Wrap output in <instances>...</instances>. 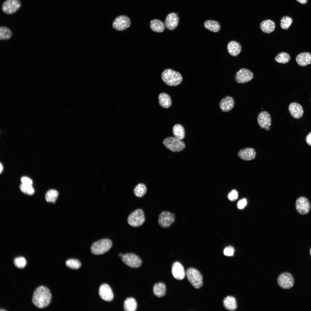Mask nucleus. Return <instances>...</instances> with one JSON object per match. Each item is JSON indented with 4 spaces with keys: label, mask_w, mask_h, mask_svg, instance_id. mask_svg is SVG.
<instances>
[{
    "label": "nucleus",
    "mask_w": 311,
    "mask_h": 311,
    "mask_svg": "<svg viewBox=\"0 0 311 311\" xmlns=\"http://www.w3.org/2000/svg\"><path fill=\"white\" fill-rule=\"evenodd\" d=\"M253 77V74L251 71L247 69L242 68L236 73L235 79L238 83H244L250 81Z\"/></svg>",
    "instance_id": "12"
},
{
    "label": "nucleus",
    "mask_w": 311,
    "mask_h": 311,
    "mask_svg": "<svg viewBox=\"0 0 311 311\" xmlns=\"http://www.w3.org/2000/svg\"><path fill=\"white\" fill-rule=\"evenodd\" d=\"M179 21V17L176 13L172 12L166 16L164 21V25L168 29L172 30L177 26Z\"/></svg>",
    "instance_id": "15"
},
{
    "label": "nucleus",
    "mask_w": 311,
    "mask_h": 311,
    "mask_svg": "<svg viewBox=\"0 0 311 311\" xmlns=\"http://www.w3.org/2000/svg\"><path fill=\"white\" fill-rule=\"evenodd\" d=\"M99 294L102 299L107 301H111L113 298L112 290L107 284H103L100 286L99 290Z\"/></svg>",
    "instance_id": "16"
},
{
    "label": "nucleus",
    "mask_w": 311,
    "mask_h": 311,
    "mask_svg": "<svg viewBox=\"0 0 311 311\" xmlns=\"http://www.w3.org/2000/svg\"><path fill=\"white\" fill-rule=\"evenodd\" d=\"M289 109L292 116L295 119L302 117L304 111L301 105L295 102L291 103L289 107Z\"/></svg>",
    "instance_id": "20"
},
{
    "label": "nucleus",
    "mask_w": 311,
    "mask_h": 311,
    "mask_svg": "<svg viewBox=\"0 0 311 311\" xmlns=\"http://www.w3.org/2000/svg\"><path fill=\"white\" fill-rule=\"evenodd\" d=\"M130 20L126 16L121 15L117 17L114 20L113 27L118 31H122L128 28L130 26Z\"/></svg>",
    "instance_id": "9"
},
{
    "label": "nucleus",
    "mask_w": 311,
    "mask_h": 311,
    "mask_svg": "<svg viewBox=\"0 0 311 311\" xmlns=\"http://www.w3.org/2000/svg\"><path fill=\"white\" fill-rule=\"evenodd\" d=\"M145 221L144 212L142 209L137 208L132 212L128 216V224L133 227H138L142 225Z\"/></svg>",
    "instance_id": "4"
},
{
    "label": "nucleus",
    "mask_w": 311,
    "mask_h": 311,
    "mask_svg": "<svg viewBox=\"0 0 311 311\" xmlns=\"http://www.w3.org/2000/svg\"><path fill=\"white\" fill-rule=\"evenodd\" d=\"M238 155L239 158L242 160L245 161L251 160H253L255 158L256 152L255 150L252 148H244L239 151Z\"/></svg>",
    "instance_id": "18"
},
{
    "label": "nucleus",
    "mask_w": 311,
    "mask_h": 311,
    "mask_svg": "<svg viewBox=\"0 0 311 311\" xmlns=\"http://www.w3.org/2000/svg\"><path fill=\"white\" fill-rule=\"evenodd\" d=\"M124 254H123L122 253H120L119 254V257H120L122 258Z\"/></svg>",
    "instance_id": "46"
},
{
    "label": "nucleus",
    "mask_w": 311,
    "mask_h": 311,
    "mask_svg": "<svg viewBox=\"0 0 311 311\" xmlns=\"http://www.w3.org/2000/svg\"><path fill=\"white\" fill-rule=\"evenodd\" d=\"M161 77L164 83L170 86L178 85L183 80L182 76L179 72L171 69L164 70L162 73Z\"/></svg>",
    "instance_id": "2"
},
{
    "label": "nucleus",
    "mask_w": 311,
    "mask_h": 311,
    "mask_svg": "<svg viewBox=\"0 0 311 311\" xmlns=\"http://www.w3.org/2000/svg\"><path fill=\"white\" fill-rule=\"evenodd\" d=\"M165 25L161 20L154 19L151 20L150 22V27L153 31L158 33H162L165 29Z\"/></svg>",
    "instance_id": "28"
},
{
    "label": "nucleus",
    "mask_w": 311,
    "mask_h": 311,
    "mask_svg": "<svg viewBox=\"0 0 311 311\" xmlns=\"http://www.w3.org/2000/svg\"><path fill=\"white\" fill-rule=\"evenodd\" d=\"M291 57L289 54L286 52H282L278 54L275 57V60L277 62L286 64L290 61Z\"/></svg>",
    "instance_id": "33"
},
{
    "label": "nucleus",
    "mask_w": 311,
    "mask_h": 311,
    "mask_svg": "<svg viewBox=\"0 0 311 311\" xmlns=\"http://www.w3.org/2000/svg\"><path fill=\"white\" fill-rule=\"evenodd\" d=\"M0 173H1L3 170V166L1 163H0Z\"/></svg>",
    "instance_id": "45"
},
{
    "label": "nucleus",
    "mask_w": 311,
    "mask_h": 311,
    "mask_svg": "<svg viewBox=\"0 0 311 311\" xmlns=\"http://www.w3.org/2000/svg\"><path fill=\"white\" fill-rule=\"evenodd\" d=\"M14 262L15 266L20 269L24 268L26 264L25 259L22 257L15 258L14 260Z\"/></svg>",
    "instance_id": "38"
},
{
    "label": "nucleus",
    "mask_w": 311,
    "mask_h": 311,
    "mask_svg": "<svg viewBox=\"0 0 311 311\" xmlns=\"http://www.w3.org/2000/svg\"><path fill=\"white\" fill-rule=\"evenodd\" d=\"M258 124L261 128L268 131L271 124V118L270 115L266 111L260 112L258 115L257 118Z\"/></svg>",
    "instance_id": "14"
},
{
    "label": "nucleus",
    "mask_w": 311,
    "mask_h": 311,
    "mask_svg": "<svg viewBox=\"0 0 311 311\" xmlns=\"http://www.w3.org/2000/svg\"><path fill=\"white\" fill-rule=\"evenodd\" d=\"M306 141L307 143L309 145L311 146V132L309 133L307 136L306 138Z\"/></svg>",
    "instance_id": "43"
},
{
    "label": "nucleus",
    "mask_w": 311,
    "mask_h": 311,
    "mask_svg": "<svg viewBox=\"0 0 311 311\" xmlns=\"http://www.w3.org/2000/svg\"><path fill=\"white\" fill-rule=\"evenodd\" d=\"M58 195V191L55 189H50L45 194V198L48 202L54 203Z\"/></svg>",
    "instance_id": "32"
},
{
    "label": "nucleus",
    "mask_w": 311,
    "mask_h": 311,
    "mask_svg": "<svg viewBox=\"0 0 311 311\" xmlns=\"http://www.w3.org/2000/svg\"><path fill=\"white\" fill-rule=\"evenodd\" d=\"M158 99L160 105L163 108H168L171 105L172 102L170 97L166 93H160L158 96Z\"/></svg>",
    "instance_id": "26"
},
{
    "label": "nucleus",
    "mask_w": 311,
    "mask_h": 311,
    "mask_svg": "<svg viewBox=\"0 0 311 311\" xmlns=\"http://www.w3.org/2000/svg\"><path fill=\"white\" fill-rule=\"evenodd\" d=\"M310 255H311V249L310 250Z\"/></svg>",
    "instance_id": "48"
},
{
    "label": "nucleus",
    "mask_w": 311,
    "mask_h": 311,
    "mask_svg": "<svg viewBox=\"0 0 311 311\" xmlns=\"http://www.w3.org/2000/svg\"><path fill=\"white\" fill-rule=\"evenodd\" d=\"M112 245V242L110 239H101L93 243L91 247V252L95 255L102 254L108 251Z\"/></svg>",
    "instance_id": "3"
},
{
    "label": "nucleus",
    "mask_w": 311,
    "mask_h": 311,
    "mask_svg": "<svg viewBox=\"0 0 311 311\" xmlns=\"http://www.w3.org/2000/svg\"><path fill=\"white\" fill-rule=\"evenodd\" d=\"M166 288L165 284L162 282L156 283L153 287V292L157 297H160L164 296L166 293Z\"/></svg>",
    "instance_id": "27"
},
{
    "label": "nucleus",
    "mask_w": 311,
    "mask_h": 311,
    "mask_svg": "<svg viewBox=\"0 0 311 311\" xmlns=\"http://www.w3.org/2000/svg\"><path fill=\"white\" fill-rule=\"evenodd\" d=\"M122 261L127 266L132 268H137L141 265L142 261L137 255L132 253H126L122 258Z\"/></svg>",
    "instance_id": "8"
},
{
    "label": "nucleus",
    "mask_w": 311,
    "mask_h": 311,
    "mask_svg": "<svg viewBox=\"0 0 311 311\" xmlns=\"http://www.w3.org/2000/svg\"><path fill=\"white\" fill-rule=\"evenodd\" d=\"M293 21V19L290 17L284 16L280 20V26L282 29L287 30L290 27Z\"/></svg>",
    "instance_id": "35"
},
{
    "label": "nucleus",
    "mask_w": 311,
    "mask_h": 311,
    "mask_svg": "<svg viewBox=\"0 0 311 311\" xmlns=\"http://www.w3.org/2000/svg\"><path fill=\"white\" fill-rule=\"evenodd\" d=\"M147 187L145 185L142 183L137 184L134 189V195L138 198H141L145 195L147 192Z\"/></svg>",
    "instance_id": "31"
},
{
    "label": "nucleus",
    "mask_w": 311,
    "mask_h": 311,
    "mask_svg": "<svg viewBox=\"0 0 311 311\" xmlns=\"http://www.w3.org/2000/svg\"><path fill=\"white\" fill-rule=\"evenodd\" d=\"M66 264L69 268L73 269H77L81 266V262L77 259H70L66 262Z\"/></svg>",
    "instance_id": "36"
},
{
    "label": "nucleus",
    "mask_w": 311,
    "mask_h": 311,
    "mask_svg": "<svg viewBox=\"0 0 311 311\" xmlns=\"http://www.w3.org/2000/svg\"><path fill=\"white\" fill-rule=\"evenodd\" d=\"M227 50L231 56H236L238 55L241 50V46L238 42L235 41L230 42L227 45Z\"/></svg>",
    "instance_id": "22"
},
{
    "label": "nucleus",
    "mask_w": 311,
    "mask_h": 311,
    "mask_svg": "<svg viewBox=\"0 0 311 311\" xmlns=\"http://www.w3.org/2000/svg\"><path fill=\"white\" fill-rule=\"evenodd\" d=\"M297 64L301 66H305L311 63V54L309 52L301 53L296 57Z\"/></svg>",
    "instance_id": "21"
},
{
    "label": "nucleus",
    "mask_w": 311,
    "mask_h": 311,
    "mask_svg": "<svg viewBox=\"0 0 311 311\" xmlns=\"http://www.w3.org/2000/svg\"><path fill=\"white\" fill-rule=\"evenodd\" d=\"M260 28L263 32L269 34L274 31L275 28V24L274 22L271 20H266L261 22Z\"/></svg>",
    "instance_id": "23"
},
{
    "label": "nucleus",
    "mask_w": 311,
    "mask_h": 311,
    "mask_svg": "<svg viewBox=\"0 0 311 311\" xmlns=\"http://www.w3.org/2000/svg\"><path fill=\"white\" fill-rule=\"evenodd\" d=\"M203 25L205 29L215 33L219 32L221 28L220 25L218 21L213 20L205 21Z\"/></svg>",
    "instance_id": "24"
},
{
    "label": "nucleus",
    "mask_w": 311,
    "mask_h": 311,
    "mask_svg": "<svg viewBox=\"0 0 311 311\" xmlns=\"http://www.w3.org/2000/svg\"><path fill=\"white\" fill-rule=\"evenodd\" d=\"M21 191L23 193L29 195H32L34 194L35 190L32 185L21 184L20 186Z\"/></svg>",
    "instance_id": "37"
},
{
    "label": "nucleus",
    "mask_w": 311,
    "mask_h": 311,
    "mask_svg": "<svg viewBox=\"0 0 311 311\" xmlns=\"http://www.w3.org/2000/svg\"><path fill=\"white\" fill-rule=\"evenodd\" d=\"M238 193L235 189H233L228 194L227 197L228 199L232 201H235L238 198Z\"/></svg>",
    "instance_id": "39"
},
{
    "label": "nucleus",
    "mask_w": 311,
    "mask_h": 311,
    "mask_svg": "<svg viewBox=\"0 0 311 311\" xmlns=\"http://www.w3.org/2000/svg\"><path fill=\"white\" fill-rule=\"evenodd\" d=\"M300 3L301 4H305L308 1V0H296Z\"/></svg>",
    "instance_id": "44"
},
{
    "label": "nucleus",
    "mask_w": 311,
    "mask_h": 311,
    "mask_svg": "<svg viewBox=\"0 0 311 311\" xmlns=\"http://www.w3.org/2000/svg\"><path fill=\"white\" fill-rule=\"evenodd\" d=\"M234 101L233 98L230 96H226L223 98L219 103V107L221 110L223 112H227L231 111L233 108Z\"/></svg>",
    "instance_id": "19"
},
{
    "label": "nucleus",
    "mask_w": 311,
    "mask_h": 311,
    "mask_svg": "<svg viewBox=\"0 0 311 311\" xmlns=\"http://www.w3.org/2000/svg\"><path fill=\"white\" fill-rule=\"evenodd\" d=\"M0 310V311H5V310L3 309H1Z\"/></svg>",
    "instance_id": "47"
},
{
    "label": "nucleus",
    "mask_w": 311,
    "mask_h": 311,
    "mask_svg": "<svg viewBox=\"0 0 311 311\" xmlns=\"http://www.w3.org/2000/svg\"><path fill=\"white\" fill-rule=\"evenodd\" d=\"M175 215L168 211H164L159 214L158 222L160 226L162 227L166 228L169 227L175 221Z\"/></svg>",
    "instance_id": "7"
},
{
    "label": "nucleus",
    "mask_w": 311,
    "mask_h": 311,
    "mask_svg": "<svg viewBox=\"0 0 311 311\" xmlns=\"http://www.w3.org/2000/svg\"><path fill=\"white\" fill-rule=\"evenodd\" d=\"M172 275L176 279L181 280L185 276V274L184 268L179 262H175L173 264L172 267Z\"/></svg>",
    "instance_id": "17"
},
{
    "label": "nucleus",
    "mask_w": 311,
    "mask_h": 311,
    "mask_svg": "<svg viewBox=\"0 0 311 311\" xmlns=\"http://www.w3.org/2000/svg\"><path fill=\"white\" fill-rule=\"evenodd\" d=\"M20 181L22 184L32 185L33 181L30 178L26 177H23L21 178Z\"/></svg>",
    "instance_id": "42"
},
{
    "label": "nucleus",
    "mask_w": 311,
    "mask_h": 311,
    "mask_svg": "<svg viewBox=\"0 0 311 311\" xmlns=\"http://www.w3.org/2000/svg\"><path fill=\"white\" fill-rule=\"evenodd\" d=\"M223 305L226 309L230 311L234 310L237 308L236 299L231 296H227L224 299Z\"/></svg>",
    "instance_id": "25"
},
{
    "label": "nucleus",
    "mask_w": 311,
    "mask_h": 311,
    "mask_svg": "<svg viewBox=\"0 0 311 311\" xmlns=\"http://www.w3.org/2000/svg\"><path fill=\"white\" fill-rule=\"evenodd\" d=\"M310 204L308 199L304 197H300L296 200L295 208L297 212L301 215L308 214L310 209Z\"/></svg>",
    "instance_id": "10"
},
{
    "label": "nucleus",
    "mask_w": 311,
    "mask_h": 311,
    "mask_svg": "<svg viewBox=\"0 0 311 311\" xmlns=\"http://www.w3.org/2000/svg\"><path fill=\"white\" fill-rule=\"evenodd\" d=\"M172 131L174 136L180 140L183 139L185 137V131L183 127L181 124H177L173 127Z\"/></svg>",
    "instance_id": "30"
},
{
    "label": "nucleus",
    "mask_w": 311,
    "mask_h": 311,
    "mask_svg": "<svg viewBox=\"0 0 311 311\" xmlns=\"http://www.w3.org/2000/svg\"><path fill=\"white\" fill-rule=\"evenodd\" d=\"M137 307L136 301L133 298H128L124 302V309L126 311H135L136 310Z\"/></svg>",
    "instance_id": "29"
},
{
    "label": "nucleus",
    "mask_w": 311,
    "mask_h": 311,
    "mask_svg": "<svg viewBox=\"0 0 311 311\" xmlns=\"http://www.w3.org/2000/svg\"><path fill=\"white\" fill-rule=\"evenodd\" d=\"M186 274L188 281L195 288L198 289L202 286V277L197 269L189 268L187 270Z\"/></svg>",
    "instance_id": "5"
},
{
    "label": "nucleus",
    "mask_w": 311,
    "mask_h": 311,
    "mask_svg": "<svg viewBox=\"0 0 311 311\" xmlns=\"http://www.w3.org/2000/svg\"><path fill=\"white\" fill-rule=\"evenodd\" d=\"M51 298V294L49 289L45 286H41L37 287L34 292L32 301L36 307L42 308L49 305Z\"/></svg>",
    "instance_id": "1"
},
{
    "label": "nucleus",
    "mask_w": 311,
    "mask_h": 311,
    "mask_svg": "<svg viewBox=\"0 0 311 311\" xmlns=\"http://www.w3.org/2000/svg\"><path fill=\"white\" fill-rule=\"evenodd\" d=\"M21 3L19 0H6L3 3L2 9L5 13L11 14L17 11Z\"/></svg>",
    "instance_id": "13"
},
{
    "label": "nucleus",
    "mask_w": 311,
    "mask_h": 311,
    "mask_svg": "<svg viewBox=\"0 0 311 311\" xmlns=\"http://www.w3.org/2000/svg\"><path fill=\"white\" fill-rule=\"evenodd\" d=\"M12 34V31L8 28L4 26L0 27V40L8 39L11 38Z\"/></svg>",
    "instance_id": "34"
},
{
    "label": "nucleus",
    "mask_w": 311,
    "mask_h": 311,
    "mask_svg": "<svg viewBox=\"0 0 311 311\" xmlns=\"http://www.w3.org/2000/svg\"><path fill=\"white\" fill-rule=\"evenodd\" d=\"M247 200L244 198L239 200L237 204V208L240 209H243L247 204Z\"/></svg>",
    "instance_id": "41"
},
{
    "label": "nucleus",
    "mask_w": 311,
    "mask_h": 311,
    "mask_svg": "<svg viewBox=\"0 0 311 311\" xmlns=\"http://www.w3.org/2000/svg\"><path fill=\"white\" fill-rule=\"evenodd\" d=\"M163 143L167 149L173 152L180 151L185 147L184 143L175 137H167L164 140Z\"/></svg>",
    "instance_id": "6"
},
{
    "label": "nucleus",
    "mask_w": 311,
    "mask_h": 311,
    "mask_svg": "<svg viewBox=\"0 0 311 311\" xmlns=\"http://www.w3.org/2000/svg\"><path fill=\"white\" fill-rule=\"evenodd\" d=\"M278 285L285 289L292 287L294 284V279L292 275L288 272H284L280 274L277 279Z\"/></svg>",
    "instance_id": "11"
},
{
    "label": "nucleus",
    "mask_w": 311,
    "mask_h": 311,
    "mask_svg": "<svg viewBox=\"0 0 311 311\" xmlns=\"http://www.w3.org/2000/svg\"><path fill=\"white\" fill-rule=\"evenodd\" d=\"M234 249L233 247L230 246L226 247L224 250L223 253L226 256H231L233 255Z\"/></svg>",
    "instance_id": "40"
}]
</instances>
